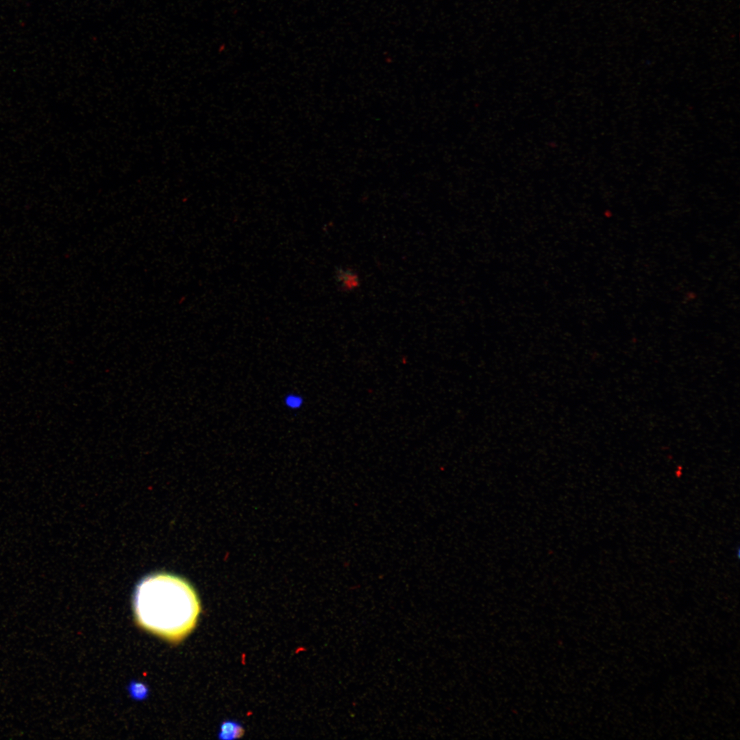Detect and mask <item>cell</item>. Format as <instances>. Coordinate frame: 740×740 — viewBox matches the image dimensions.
<instances>
[{
    "label": "cell",
    "mask_w": 740,
    "mask_h": 740,
    "mask_svg": "<svg viewBox=\"0 0 740 740\" xmlns=\"http://www.w3.org/2000/svg\"><path fill=\"white\" fill-rule=\"evenodd\" d=\"M133 608L138 626L172 643L192 632L201 612L193 587L182 578L163 572L149 575L137 584Z\"/></svg>",
    "instance_id": "cell-1"
},
{
    "label": "cell",
    "mask_w": 740,
    "mask_h": 740,
    "mask_svg": "<svg viewBox=\"0 0 740 740\" xmlns=\"http://www.w3.org/2000/svg\"><path fill=\"white\" fill-rule=\"evenodd\" d=\"M335 278L340 288L346 292L356 289L360 284L358 275L348 268L337 269L335 272Z\"/></svg>",
    "instance_id": "cell-2"
},
{
    "label": "cell",
    "mask_w": 740,
    "mask_h": 740,
    "mask_svg": "<svg viewBox=\"0 0 740 740\" xmlns=\"http://www.w3.org/2000/svg\"><path fill=\"white\" fill-rule=\"evenodd\" d=\"M244 728L241 724L232 720L225 721L220 726L219 738L221 739H238L244 735Z\"/></svg>",
    "instance_id": "cell-3"
},
{
    "label": "cell",
    "mask_w": 740,
    "mask_h": 740,
    "mask_svg": "<svg viewBox=\"0 0 740 740\" xmlns=\"http://www.w3.org/2000/svg\"><path fill=\"white\" fill-rule=\"evenodd\" d=\"M130 695L136 699H143L147 694V688L140 682H132L129 687Z\"/></svg>",
    "instance_id": "cell-4"
},
{
    "label": "cell",
    "mask_w": 740,
    "mask_h": 740,
    "mask_svg": "<svg viewBox=\"0 0 740 740\" xmlns=\"http://www.w3.org/2000/svg\"><path fill=\"white\" fill-rule=\"evenodd\" d=\"M286 403L289 406L296 408V407H298L301 404V400L300 398H299L297 397L289 396L286 399Z\"/></svg>",
    "instance_id": "cell-5"
}]
</instances>
